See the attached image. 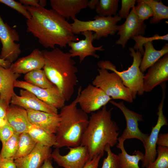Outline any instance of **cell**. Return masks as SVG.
I'll use <instances>...</instances> for the list:
<instances>
[{
  "label": "cell",
  "mask_w": 168,
  "mask_h": 168,
  "mask_svg": "<svg viewBox=\"0 0 168 168\" xmlns=\"http://www.w3.org/2000/svg\"><path fill=\"white\" fill-rule=\"evenodd\" d=\"M11 63L8 61L0 58V65L5 68H10Z\"/></svg>",
  "instance_id": "bcb514c9"
},
{
  "label": "cell",
  "mask_w": 168,
  "mask_h": 168,
  "mask_svg": "<svg viewBox=\"0 0 168 168\" xmlns=\"http://www.w3.org/2000/svg\"><path fill=\"white\" fill-rule=\"evenodd\" d=\"M68 153L62 155L59 148H56L52 152L51 158L60 166L64 168H82L90 160L87 147L80 145L68 147Z\"/></svg>",
  "instance_id": "7c38bea8"
},
{
  "label": "cell",
  "mask_w": 168,
  "mask_h": 168,
  "mask_svg": "<svg viewBox=\"0 0 168 168\" xmlns=\"http://www.w3.org/2000/svg\"><path fill=\"white\" fill-rule=\"evenodd\" d=\"M7 123L6 120L0 118V128L5 124Z\"/></svg>",
  "instance_id": "c3c4849f"
},
{
  "label": "cell",
  "mask_w": 168,
  "mask_h": 168,
  "mask_svg": "<svg viewBox=\"0 0 168 168\" xmlns=\"http://www.w3.org/2000/svg\"><path fill=\"white\" fill-rule=\"evenodd\" d=\"M110 102L121 110L126 121V128L118 137V141L124 142L127 139L136 138L144 143L149 134L143 133L138 127V122L143 121L142 115L128 109L123 101L117 103L111 100Z\"/></svg>",
  "instance_id": "8fae6325"
},
{
  "label": "cell",
  "mask_w": 168,
  "mask_h": 168,
  "mask_svg": "<svg viewBox=\"0 0 168 168\" xmlns=\"http://www.w3.org/2000/svg\"><path fill=\"white\" fill-rule=\"evenodd\" d=\"M10 104L22 108L26 110L42 111L54 114H58V109L44 102L29 91L22 89L20 96L16 95L11 99Z\"/></svg>",
  "instance_id": "e0dca14e"
},
{
  "label": "cell",
  "mask_w": 168,
  "mask_h": 168,
  "mask_svg": "<svg viewBox=\"0 0 168 168\" xmlns=\"http://www.w3.org/2000/svg\"><path fill=\"white\" fill-rule=\"evenodd\" d=\"M19 1L21 4H25L26 6L36 7L40 6L38 4V0H20Z\"/></svg>",
  "instance_id": "7bdbcfd3"
},
{
  "label": "cell",
  "mask_w": 168,
  "mask_h": 168,
  "mask_svg": "<svg viewBox=\"0 0 168 168\" xmlns=\"http://www.w3.org/2000/svg\"><path fill=\"white\" fill-rule=\"evenodd\" d=\"M77 95L80 109L87 114L99 110L112 99L101 89L90 84L82 90L80 86Z\"/></svg>",
  "instance_id": "9c48e42d"
},
{
  "label": "cell",
  "mask_w": 168,
  "mask_h": 168,
  "mask_svg": "<svg viewBox=\"0 0 168 168\" xmlns=\"http://www.w3.org/2000/svg\"><path fill=\"white\" fill-rule=\"evenodd\" d=\"M134 7L132 8L125 22L118 26L117 35H119L120 37L116 44L121 45L123 48H125L126 43L130 38L139 35H143L147 27V25L137 16Z\"/></svg>",
  "instance_id": "9a60e30c"
},
{
  "label": "cell",
  "mask_w": 168,
  "mask_h": 168,
  "mask_svg": "<svg viewBox=\"0 0 168 168\" xmlns=\"http://www.w3.org/2000/svg\"><path fill=\"white\" fill-rule=\"evenodd\" d=\"M78 96L69 104L65 105L59 114L60 121L54 147H74L81 145L83 135L87 126V114L77 107Z\"/></svg>",
  "instance_id": "277c9868"
},
{
  "label": "cell",
  "mask_w": 168,
  "mask_h": 168,
  "mask_svg": "<svg viewBox=\"0 0 168 168\" xmlns=\"http://www.w3.org/2000/svg\"><path fill=\"white\" fill-rule=\"evenodd\" d=\"M118 142L116 147L121 151L118 155L120 168H140L138 163L143 159L144 154L139 151H135L133 155H130L124 148V142L120 141Z\"/></svg>",
  "instance_id": "d4e9b609"
},
{
  "label": "cell",
  "mask_w": 168,
  "mask_h": 168,
  "mask_svg": "<svg viewBox=\"0 0 168 168\" xmlns=\"http://www.w3.org/2000/svg\"><path fill=\"white\" fill-rule=\"evenodd\" d=\"M10 107L0 99V118L6 120L7 114Z\"/></svg>",
  "instance_id": "b9f144b4"
},
{
  "label": "cell",
  "mask_w": 168,
  "mask_h": 168,
  "mask_svg": "<svg viewBox=\"0 0 168 168\" xmlns=\"http://www.w3.org/2000/svg\"><path fill=\"white\" fill-rule=\"evenodd\" d=\"M15 87L27 90L46 104L56 109H61L65 105L64 97L55 86L44 89L35 86L25 81L16 80Z\"/></svg>",
  "instance_id": "4fadbf2b"
},
{
  "label": "cell",
  "mask_w": 168,
  "mask_h": 168,
  "mask_svg": "<svg viewBox=\"0 0 168 168\" xmlns=\"http://www.w3.org/2000/svg\"><path fill=\"white\" fill-rule=\"evenodd\" d=\"M26 110L29 120L32 125L49 133H56L60 121L59 114L30 110Z\"/></svg>",
  "instance_id": "ac0fdd59"
},
{
  "label": "cell",
  "mask_w": 168,
  "mask_h": 168,
  "mask_svg": "<svg viewBox=\"0 0 168 168\" xmlns=\"http://www.w3.org/2000/svg\"><path fill=\"white\" fill-rule=\"evenodd\" d=\"M6 120L15 132L19 134L27 132L32 125L29 120L27 110L12 105H10Z\"/></svg>",
  "instance_id": "603a6c76"
},
{
  "label": "cell",
  "mask_w": 168,
  "mask_h": 168,
  "mask_svg": "<svg viewBox=\"0 0 168 168\" xmlns=\"http://www.w3.org/2000/svg\"><path fill=\"white\" fill-rule=\"evenodd\" d=\"M50 147L37 143L26 156L14 160L16 168H39L47 159L51 158Z\"/></svg>",
  "instance_id": "ffe728a7"
},
{
  "label": "cell",
  "mask_w": 168,
  "mask_h": 168,
  "mask_svg": "<svg viewBox=\"0 0 168 168\" xmlns=\"http://www.w3.org/2000/svg\"><path fill=\"white\" fill-rule=\"evenodd\" d=\"M27 132L36 143L50 147H54L56 144L55 134L49 133L32 125Z\"/></svg>",
  "instance_id": "484cf974"
},
{
  "label": "cell",
  "mask_w": 168,
  "mask_h": 168,
  "mask_svg": "<svg viewBox=\"0 0 168 168\" xmlns=\"http://www.w3.org/2000/svg\"><path fill=\"white\" fill-rule=\"evenodd\" d=\"M136 2L135 0H122L121 7L118 15L121 19H126L129 14L131 8L135 7Z\"/></svg>",
  "instance_id": "8d00e7d4"
},
{
  "label": "cell",
  "mask_w": 168,
  "mask_h": 168,
  "mask_svg": "<svg viewBox=\"0 0 168 168\" xmlns=\"http://www.w3.org/2000/svg\"><path fill=\"white\" fill-rule=\"evenodd\" d=\"M158 146L168 147V133H159L156 141Z\"/></svg>",
  "instance_id": "60d3db41"
},
{
  "label": "cell",
  "mask_w": 168,
  "mask_h": 168,
  "mask_svg": "<svg viewBox=\"0 0 168 168\" xmlns=\"http://www.w3.org/2000/svg\"><path fill=\"white\" fill-rule=\"evenodd\" d=\"M103 156L99 155L95 156L89 161L82 168H98L100 161Z\"/></svg>",
  "instance_id": "ab89813d"
},
{
  "label": "cell",
  "mask_w": 168,
  "mask_h": 168,
  "mask_svg": "<svg viewBox=\"0 0 168 168\" xmlns=\"http://www.w3.org/2000/svg\"><path fill=\"white\" fill-rule=\"evenodd\" d=\"M145 49L140 66L141 71L144 73L147 69L168 53V44L166 43L160 50L154 47L153 41H148L144 44Z\"/></svg>",
  "instance_id": "cb8c5ba5"
},
{
  "label": "cell",
  "mask_w": 168,
  "mask_h": 168,
  "mask_svg": "<svg viewBox=\"0 0 168 168\" xmlns=\"http://www.w3.org/2000/svg\"><path fill=\"white\" fill-rule=\"evenodd\" d=\"M44 64L42 51L35 49L29 55L20 58L12 63L10 68L15 73L25 74L33 70L43 68Z\"/></svg>",
  "instance_id": "d6986e66"
},
{
  "label": "cell",
  "mask_w": 168,
  "mask_h": 168,
  "mask_svg": "<svg viewBox=\"0 0 168 168\" xmlns=\"http://www.w3.org/2000/svg\"><path fill=\"white\" fill-rule=\"evenodd\" d=\"M36 143L27 132L20 134L17 150L13 160L23 157L29 154L33 149Z\"/></svg>",
  "instance_id": "83f0119b"
},
{
  "label": "cell",
  "mask_w": 168,
  "mask_h": 168,
  "mask_svg": "<svg viewBox=\"0 0 168 168\" xmlns=\"http://www.w3.org/2000/svg\"><path fill=\"white\" fill-rule=\"evenodd\" d=\"M88 0H50L52 9L68 20L76 18V15L87 7Z\"/></svg>",
  "instance_id": "44dd1931"
},
{
  "label": "cell",
  "mask_w": 168,
  "mask_h": 168,
  "mask_svg": "<svg viewBox=\"0 0 168 168\" xmlns=\"http://www.w3.org/2000/svg\"><path fill=\"white\" fill-rule=\"evenodd\" d=\"M21 76L14 72L10 68H5L0 65V99L8 105L12 97L16 95L14 83Z\"/></svg>",
  "instance_id": "7402d4cb"
},
{
  "label": "cell",
  "mask_w": 168,
  "mask_h": 168,
  "mask_svg": "<svg viewBox=\"0 0 168 168\" xmlns=\"http://www.w3.org/2000/svg\"><path fill=\"white\" fill-rule=\"evenodd\" d=\"M119 0H99L96 5V12L100 16H115L118 10Z\"/></svg>",
  "instance_id": "f546056e"
},
{
  "label": "cell",
  "mask_w": 168,
  "mask_h": 168,
  "mask_svg": "<svg viewBox=\"0 0 168 168\" xmlns=\"http://www.w3.org/2000/svg\"><path fill=\"white\" fill-rule=\"evenodd\" d=\"M101 109L91 113L81 143L87 147L90 160L96 156H103L107 145L113 147L118 143L119 128L112 119L114 107L108 110L105 105Z\"/></svg>",
  "instance_id": "7a4b0ae2"
},
{
  "label": "cell",
  "mask_w": 168,
  "mask_h": 168,
  "mask_svg": "<svg viewBox=\"0 0 168 168\" xmlns=\"http://www.w3.org/2000/svg\"><path fill=\"white\" fill-rule=\"evenodd\" d=\"M152 8L153 15L150 19L152 24H158L163 19H168V7L164 5L161 1L142 0Z\"/></svg>",
  "instance_id": "f1b7e54d"
},
{
  "label": "cell",
  "mask_w": 168,
  "mask_h": 168,
  "mask_svg": "<svg viewBox=\"0 0 168 168\" xmlns=\"http://www.w3.org/2000/svg\"><path fill=\"white\" fill-rule=\"evenodd\" d=\"M19 39L16 30L4 22L0 15V40L2 45L0 58L11 64L17 58L21 51L20 44L15 42Z\"/></svg>",
  "instance_id": "30bf717a"
},
{
  "label": "cell",
  "mask_w": 168,
  "mask_h": 168,
  "mask_svg": "<svg viewBox=\"0 0 168 168\" xmlns=\"http://www.w3.org/2000/svg\"><path fill=\"white\" fill-rule=\"evenodd\" d=\"M168 80V54L164 55L149 68L144 75L143 88L144 92H149L155 87Z\"/></svg>",
  "instance_id": "5bb4252c"
},
{
  "label": "cell",
  "mask_w": 168,
  "mask_h": 168,
  "mask_svg": "<svg viewBox=\"0 0 168 168\" xmlns=\"http://www.w3.org/2000/svg\"><path fill=\"white\" fill-rule=\"evenodd\" d=\"M15 133L13 129L7 122L0 128V141L2 143L6 142Z\"/></svg>",
  "instance_id": "74e56055"
},
{
  "label": "cell",
  "mask_w": 168,
  "mask_h": 168,
  "mask_svg": "<svg viewBox=\"0 0 168 168\" xmlns=\"http://www.w3.org/2000/svg\"><path fill=\"white\" fill-rule=\"evenodd\" d=\"M157 157L147 168H168V147L158 146Z\"/></svg>",
  "instance_id": "d6a6232c"
},
{
  "label": "cell",
  "mask_w": 168,
  "mask_h": 168,
  "mask_svg": "<svg viewBox=\"0 0 168 168\" xmlns=\"http://www.w3.org/2000/svg\"><path fill=\"white\" fill-rule=\"evenodd\" d=\"M84 35L85 39L78 42H70L68 45L71 48L69 50L72 57L78 56L80 62L82 63L85 58L88 56H92L98 58L100 56L96 54V51H102L105 50L102 48L103 45L95 47L92 44L94 40L93 32L90 31H85L81 33Z\"/></svg>",
  "instance_id": "2e32d148"
},
{
  "label": "cell",
  "mask_w": 168,
  "mask_h": 168,
  "mask_svg": "<svg viewBox=\"0 0 168 168\" xmlns=\"http://www.w3.org/2000/svg\"><path fill=\"white\" fill-rule=\"evenodd\" d=\"M94 18V20L87 21L73 19V22L71 24L73 33L75 35L86 31H94V40H98L103 37L114 35L118 30L117 23L121 19L118 14L107 17L97 15Z\"/></svg>",
  "instance_id": "8992f818"
},
{
  "label": "cell",
  "mask_w": 168,
  "mask_h": 168,
  "mask_svg": "<svg viewBox=\"0 0 168 168\" xmlns=\"http://www.w3.org/2000/svg\"><path fill=\"white\" fill-rule=\"evenodd\" d=\"M110 147L107 145L105 148L107 156L103 160L101 168H120L118 155L112 152Z\"/></svg>",
  "instance_id": "e575fe53"
},
{
  "label": "cell",
  "mask_w": 168,
  "mask_h": 168,
  "mask_svg": "<svg viewBox=\"0 0 168 168\" xmlns=\"http://www.w3.org/2000/svg\"><path fill=\"white\" fill-rule=\"evenodd\" d=\"M20 135L15 133L7 141L2 143L0 152L1 156L13 159L17 150Z\"/></svg>",
  "instance_id": "4dcf8cb0"
},
{
  "label": "cell",
  "mask_w": 168,
  "mask_h": 168,
  "mask_svg": "<svg viewBox=\"0 0 168 168\" xmlns=\"http://www.w3.org/2000/svg\"><path fill=\"white\" fill-rule=\"evenodd\" d=\"M129 50L133 61L132 65L126 70L118 71L116 66L108 60L99 61L97 64L100 68L109 70L117 73L120 77L124 85L130 90L134 99L137 94L142 95L144 92L143 88L144 75L140 69L143 55L138 51L136 52L133 48L130 47Z\"/></svg>",
  "instance_id": "5b68a950"
},
{
  "label": "cell",
  "mask_w": 168,
  "mask_h": 168,
  "mask_svg": "<svg viewBox=\"0 0 168 168\" xmlns=\"http://www.w3.org/2000/svg\"><path fill=\"white\" fill-rule=\"evenodd\" d=\"M25 81L35 86L44 89L52 88L55 86L47 78L43 70L37 69L25 74Z\"/></svg>",
  "instance_id": "4316f807"
},
{
  "label": "cell",
  "mask_w": 168,
  "mask_h": 168,
  "mask_svg": "<svg viewBox=\"0 0 168 168\" xmlns=\"http://www.w3.org/2000/svg\"><path fill=\"white\" fill-rule=\"evenodd\" d=\"M52 158L46 160L39 168H54L52 164Z\"/></svg>",
  "instance_id": "ee69618b"
},
{
  "label": "cell",
  "mask_w": 168,
  "mask_h": 168,
  "mask_svg": "<svg viewBox=\"0 0 168 168\" xmlns=\"http://www.w3.org/2000/svg\"><path fill=\"white\" fill-rule=\"evenodd\" d=\"M44 64L43 68L50 81L59 90L66 101L70 100L78 82L76 62L69 53L57 47L42 50Z\"/></svg>",
  "instance_id": "3957f363"
},
{
  "label": "cell",
  "mask_w": 168,
  "mask_h": 168,
  "mask_svg": "<svg viewBox=\"0 0 168 168\" xmlns=\"http://www.w3.org/2000/svg\"><path fill=\"white\" fill-rule=\"evenodd\" d=\"M0 168H16L14 160L4 158L0 155Z\"/></svg>",
  "instance_id": "f35d334b"
},
{
  "label": "cell",
  "mask_w": 168,
  "mask_h": 168,
  "mask_svg": "<svg viewBox=\"0 0 168 168\" xmlns=\"http://www.w3.org/2000/svg\"><path fill=\"white\" fill-rule=\"evenodd\" d=\"M99 74L92 84L101 89L112 99H121L129 103L133 99L130 90L125 86L119 76L115 72H109L104 68L98 69Z\"/></svg>",
  "instance_id": "52a82bcc"
},
{
  "label": "cell",
  "mask_w": 168,
  "mask_h": 168,
  "mask_svg": "<svg viewBox=\"0 0 168 168\" xmlns=\"http://www.w3.org/2000/svg\"><path fill=\"white\" fill-rule=\"evenodd\" d=\"M99 0H91L88 1L87 7H88L91 9H96V5Z\"/></svg>",
  "instance_id": "f6af8a7d"
},
{
  "label": "cell",
  "mask_w": 168,
  "mask_h": 168,
  "mask_svg": "<svg viewBox=\"0 0 168 168\" xmlns=\"http://www.w3.org/2000/svg\"><path fill=\"white\" fill-rule=\"evenodd\" d=\"M38 4L40 6L44 7L47 5V1L46 0H39Z\"/></svg>",
  "instance_id": "7dc6e473"
},
{
  "label": "cell",
  "mask_w": 168,
  "mask_h": 168,
  "mask_svg": "<svg viewBox=\"0 0 168 168\" xmlns=\"http://www.w3.org/2000/svg\"><path fill=\"white\" fill-rule=\"evenodd\" d=\"M137 5L134 7L135 12L138 18L144 21L153 15L152 10L150 7L143 2L142 0H136Z\"/></svg>",
  "instance_id": "836d02e7"
},
{
  "label": "cell",
  "mask_w": 168,
  "mask_h": 168,
  "mask_svg": "<svg viewBox=\"0 0 168 168\" xmlns=\"http://www.w3.org/2000/svg\"><path fill=\"white\" fill-rule=\"evenodd\" d=\"M0 2L5 4L21 14L27 19L31 17L30 12L26 6L22 5L20 2L14 0H0Z\"/></svg>",
  "instance_id": "d590c367"
},
{
  "label": "cell",
  "mask_w": 168,
  "mask_h": 168,
  "mask_svg": "<svg viewBox=\"0 0 168 168\" xmlns=\"http://www.w3.org/2000/svg\"><path fill=\"white\" fill-rule=\"evenodd\" d=\"M162 97L158 107L157 114L158 119L156 124L152 127L150 134L143 144L145 153L142 162L143 168H147L155 160L157 156L156 141L161 128L168 125L167 119L163 113V108L165 97L166 88L162 87Z\"/></svg>",
  "instance_id": "ba28073f"
},
{
  "label": "cell",
  "mask_w": 168,
  "mask_h": 168,
  "mask_svg": "<svg viewBox=\"0 0 168 168\" xmlns=\"http://www.w3.org/2000/svg\"><path fill=\"white\" fill-rule=\"evenodd\" d=\"M26 7L31 15L26 20L27 31L37 38L44 48L54 49L56 45L64 48L70 42L78 40L71 24L53 9Z\"/></svg>",
  "instance_id": "6da1fadb"
},
{
  "label": "cell",
  "mask_w": 168,
  "mask_h": 168,
  "mask_svg": "<svg viewBox=\"0 0 168 168\" xmlns=\"http://www.w3.org/2000/svg\"><path fill=\"white\" fill-rule=\"evenodd\" d=\"M135 42L133 48L135 50H138L143 55L144 53V50L143 48V44L145 43L150 41L155 40H168V34H167L164 35H159L158 34H156L152 37H146L139 35L133 36L132 38Z\"/></svg>",
  "instance_id": "1f68e13d"
}]
</instances>
